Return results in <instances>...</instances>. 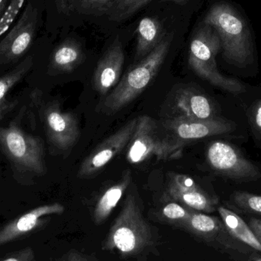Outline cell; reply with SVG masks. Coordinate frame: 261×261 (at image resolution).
I'll list each match as a JSON object with an SVG mask.
<instances>
[{"mask_svg": "<svg viewBox=\"0 0 261 261\" xmlns=\"http://www.w3.org/2000/svg\"><path fill=\"white\" fill-rule=\"evenodd\" d=\"M202 21L213 26L220 38L222 56L239 68L255 61V38L248 16L239 6L221 0L210 6Z\"/></svg>", "mask_w": 261, "mask_h": 261, "instance_id": "cell-1", "label": "cell"}, {"mask_svg": "<svg viewBox=\"0 0 261 261\" xmlns=\"http://www.w3.org/2000/svg\"><path fill=\"white\" fill-rule=\"evenodd\" d=\"M0 150L20 184L31 185L35 178L47 172L44 141L23 129L18 118L7 126L0 127Z\"/></svg>", "mask_w": 261, "mask_h": 261, "instance_id": "cell-2", "label": "cell"}, {"mask_svg": "<svg viewBox=\"0 0 261 261\" xmlns=\"http://www.w3.org/2000/svg\"><path fill=\"white\" fill-rule=\"evenodd\" d=\"M170 43L171 37L165 36L154 50L127 71L104 99L102 108L105 113L113 114L120 111L146 90L156 77L170 50Z\"/></svg>", "mask_w": 261, "mask_h": 261, "instance_id": "cell-3", "label": "cell"}, {"mask_svg": "<svg viewBox=\"0 0 261 261\" xmlns=\"http://www.w3.org/2000/svg\"><path fill=\"white\" fill-rule=\"evenodd\" d=\"M221 49L220 38L216 29L201 21L190 41L189 65L199 77L221 90L233 94L245 93V86L240 81L219 72L216 58Z\"/></svg>", "mask_w": 261, "mask_h": 261, "instance_id": "cell-4", "label": "cell"}, {"mask_svg": "<svg viewBox=\"0 0 261 261\" xmlns=\"http://www.w3.org/2000/svg\"><path fill=\"white\" fill-rule=\"evenodd\" d=\"M153 234L150 225L141 213L132 195H128L125 205L112 225L104 248L116 251L122 257H132L143 252L152 244Z\"/></svg>", "mask_w": 261, "mask_h": 261, "instance_id": "cell-5", "label": "cell"}, {"mask_svg": "<svg viewBox=\"0 0 261 261\" xmlns=\"http://www.w3.org/2000/svg\"><path fill=\"white\" fill-rule=\"evenodd\" d=\"M184 144L170 135H161L156 122L147 116L138 118L136 128L127 146L126 159L138 164L156 158L158 161H171L182 156Z\"/></svg>", "mask_w": 261, "mask_h": 261, "instance_id": "cell-6", "label": "cell"}, {"mask_svg": "<svg viewBox=\"0 0 261 261\" xmlns=\"http://www.w3.org/2000/svg\"><path fill=\"white\" fill-rule=\"evenodd\" d=\"M32 100L34 105L38 107L47 141L52 150L59 153L71 150L80 137L79 125L74 115L62 111L57 102L44 103L42 93L39 90L33 91Z\"/></svg>", "mask_w": 261, "mask_h": 261, "instance_id": "cell-7", "label": "cell"}, {"mask_svg": "<svg viewBox=\"0 0 261 261\" xmlns=\"http://www.w3.org/2000/svg\"><path fill=\"white\" fill-rule=\"evenodd\" d=\"M206 160L210 167L218 174L239 182H251L260 179L257 166L247 160L234 146L222 141L208 145Z\"/></svg>", "mask_w": 261, "mask_h": 261, "instance_id": "cell-8", "label": "cell"}, {"mask_svg": "<svg viewBox=\"0 0 261 261\" xmlns=\"http://www.w3.org/2000/svg\"><path fill=\"white\" fill-rule=\"evenodd\" d=\"M38 10L29 3L16 24L0 41V64L19 60L28 51L36 35Z\"/></svg>", "mask_w": 261, "mask_h": 261, "instance_id": "cell-9", "label": "cell"}, {"mask_svg": "<svg viewBox=\"0 0 261 261\" xmlns=\"http://www.w3.org/2000/svg\"><path fill=\"white\" fill-rule=\"evenodd\" d=\"M138 118L130 120L113 135L97 146L81 164L78 171L80 178L96 176L129 144L136 128Z\"/></svg>", "mask_w": 261, "mask_h": 261, "instance_id": "cell-10", "label": "cell"}, {"mask_svg": "<svg viewBox=\"0 0 261 261\" xmlns=\"http://www.w3.org/2000/svg\"><path fill=\"white\" fill-rule=\"evenodd\" d=\"M169 135L181 144L197 141L214 135L228 133L236 129V124L222 119L193 120L172 117L164 123Z\"/></svg>", "mask_w": 261, "mask_h": 261, "instance_id": "cell-11", "label": "cell"}, {"mask_svg": "<svg viewBox=\"0 0 261 261\" xmlns=\"http://www.w3.org/2000/svg\"><path fill=\"white\" fill-rule=\"evenodd\" d=\"M166 196L169 201L200 213H213L217 205V200L204 191L193 178L180 173L170 175Z\"/></svg>", "mask_w": 261, "mask_h": 261, "instance_id": "cell-12", "label": "cell"}, {"mask_svg": "<svg viewBox=\"0 0 261 261\" xmlns=\"http://www.w3.org/2000/svg\"><path fill=\"white\" fill-rule=\"evenodd\" d=\"M125 63V54L120 43L115 42L109 47L98 62L93 77V89L106 95L117 86Z\"/></svg>", "mask_w": 261, "mask_h": 261, "instance_id": "cell-13", "label": "cell"}, {"mask_svg": "<svg viewBox=\"0 0 261 261\" xmlns=\"http://www.w3.org/2000/svg\"><path fill=\"white\" fill-rule=\"evenodd\" d=\"M173 117L193 120L216 119L213 102L202 93L191 87L178 90L173 99Z\"/></svg>", "mask_w": 261, "mask_h": 261, "instance_id": "cell-14", "label": "cell"}, {"mask_svg": "<svg viewBox=\"0 0 261 261\" xmlns=\"http://www.w3.org/2000/svg\"><path fill=\"white\" fill-rule=\"evenodd\" d=\"M64 212V205L60 203L47 204L33 208L11 221L0 230V246L29 234L42 224L46 216L62 214Z\"/></svg>", "mask_w": 261, "mask_h": 261, "instance_id": "cell-15", "label": "cell"}, {"mask_svg": "<svg viewBox=\"0 0 261 261\" xmlns=\"http://www.w3.org/2000/svg\"><path fill=\"white\" fill-rule=\"evenodd\" d=\"M85 59L81 44L67 39L60 44L52 53L49 68L55 73H67L77 68Z\"/></svg>", "mask_w": 261, "mask_h": 261, "instance_id": "cell-16", "label": "cell"}, {"mask_svg": "<svg viewBox=\"0 0 261 261\" xmlns=\"http://www.w3.org/2000/svg\"><path fill=\"white\" fill-rule=\"evenodd\" d=\"M137 35L135 60L138 61L147 56L165 38L163 24L153 17H145L140 21Z\"/></svg>", "mask_w": 261, "mask_h": 261, "instance_id": "cell-17", "label": "cell"}, {"mask_svg": "<svg viewBox=\"0 0 261 261\" xmlns=\"http://www.w3.org/2000/svg\"><path fill=\"white\" fill-rule=\"evenodd\" d=\"M132 182V173L127 170L119 182L107 188L99 196L94 207L93 219L96 224L105 222L126 192Z\"/></svg>", "mask_w": 261, "mask_h": 261, "instance_id": "cell-18", "label": "cell"}, {"mask_svg": "<svg viewBox=\"0 0 261 261\" xmlns=\"http://www.w3.org/2000/svg\"><path fill=\"white\" fill-rule=\"evenodd\" d=\"M33 66L32 57H27L16 67L0 77V121L11 113L18 101L8 98L9 92L27 75Z\"/></svg>", "mask_w": 261, "mask_h": 261, "instance_id": "cell-19", "label": "cell"}, {"mask_svg": "<svg viewBox=\"0 0 261 261\" xmlns=\"http://www.w3.org/2000/svg\"><path fill=\"white\" fill-rule=\"evenodd\" d=\"M221 219L231 236L236 240L256 251H260L261 245L252 230L245 221L234 212L223 206L218 208Z\"/></svg>", "mask_w": 261, "mask_h": 261, "instance_id": "cell-20", "label": "cell"}, {"mask_svg": "<svg viewBox=\"0 0 261 261\" xmlns=\"http://www.w3.org/2000/svg\"><path fill=\"white\" fill-rule=\"evenodd\" d=\"M150 0H119L108 13L112 21H122L128 19L145 6Z\"/></svg>", "mask_w": 261, "mask_h": 261, "instance_id": "cell-21", "label": "cell"}, {"mask_svg": "<svg viewBox=\"0 0 261 261\" xmlns=\"http://www.w3.org/2000/svg\"><path fill=\"white\" fill-rule=\"evenodd\" d=\"M193 210L184 206L182 204L174 201L166 203L161 210V216L163 219L175 225L181 226L190 217Z\"/></svg>", "mask_w": 261, "mask_h": 261, "instance_id": "cell-22", "label": "cell"}, {"mask_svg": "<svg viewBox=\"0 0 261 261\" xmlns=\"http://www.w3.org/2000/svg\"><path fill=\"white\" fill-rule=\"evenodd\" d=\"M231 202L242 211L261 216V196L236 191L231 196Z\"/></svg>", "mask_w": 261, "mask_h": 261, "instance_id": "cell-23", "label": "cell"}, {"mask_svg": "<svg viewBox=\"0 0 261 261\" xmlns=\"http://www.w3.org/2000/svg\"><path fill=\"white\" fill-rule=\"evenodd\" d=\"M119 0H76L75 9L81 13L100 15L108 14Z\"/></svg>", "mask_w": 261, "mask_h": 261, "instance_id": "cell-24", "label": "cell"}, {"mask_svg": "<svg viewBox=\"0 0 261 261\" xmlns=\"http://www.w3.org/2000/svg\"><path fill=\"white\" fill-rule=\"evenodd\" d=\"M249 114L251 128L256 136L261 138V99L251 106Z\"/></svg>", "mask_w": 261, "mask_h": 261, "instance_id": "cell-25", "label": "cell"}, {"mask_svg": "<svg viewBox=\"0 0 261 261\" xmlns=\"http://www.w3.org/2000/svg\"><path fill=\"white\" fill-rule=\"evenodd\" d=\"M35 257L33 250L32 248H24L21 251H17L15 254L0 261H32Z\"/></svg>", "mask_w": 261, "mask_h": 261, "instance_id": "cell-26", "label": "cell"}, {"mask_svg": "<svg viewBox=\"0 0 261 261\" xmlns=\"http://www.w3.org/2000/svg\"><path fill=\"white\" fill-rule=\"evenodd\" d=\"M76 0H54L58 12L70 15L75 9Z\"/></svg>", "mask_w": 261, "mask_h": 261, "instance_id": "cell-27", "label": "cell"}, {"mask_svg": "<svg viewBox=\"0 0 261 261\" xmlns=\"http://www.w3.org/2000/svg\"><path fill=\"white\" fill-rule=\"evenodd\" d=\"M60 261H94L85 254L77 251H70L64 256Z\"/></svg>", "mask_w": 261, "mask_h": 261, "instance_id": "cell-28", "label": "cell"}, {"mask_svg": "<svg viewBox=\"0 0 261 261\" xmlns=\"http://www.w3.org/2000/svg\"><path fill=\"white\" fill-rule=\"evenodd\" d=\"M249 227L261 245V219L252 218L249 222Z\"/></svg>", "mask_w": 261, "mask_h": 261, "instance_id": "cell-29", "label": "cell"}, {"mask_svg": "<svg viewBox=\"0 0 261 261\" xmlns=\"http://www.w3.org/2000/svg\"><path fill=\"white\" fill-rule=\"evenodd\" d=\"M8 0H0V21L5 15Z\"/></svg>", "mask_w": 261, "mask_h": 261, "instance_id": "cell-30", "label": "cell"}, {"mask_svg": "<svg viewBox=\"0 0 261 261\" xmlns=\"http://www.w3.org/2000/svg\"><path fill=\"white\" fill-rule=\"evenodd\" d=\"M165 1L174 2V3H186V2L189 1V0H165Z\"/></svg>", "mask_w": 261, "mask_h": 261, "instance_id": "cell-31", "label": "cell"}]
</instances>
